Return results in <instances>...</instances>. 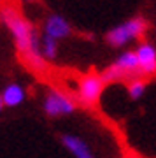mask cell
<instances>
[{"instance_id": "obj_1", "label": "cell", "mask_w": 156, "mask_h": 158, "mask_svg": "<svg viewBox=\"0 0 156 158\" xmlns=\"http://www.w3.org/2000/svg\"><path fill=\"white\" fill-rule=\"evenodd\" d=\"M2 19L11 30L16 48L19 51L21 58L27 62V65L34 70H44L46 69V58L42 56V51L39 48V39L35 34L34 27L19 14L14 6L7 4L0 9Z\"/></svg>"}, {"instance_id": "obj_5", "label": "cell", "mask_w": 156, "mask_h": 158, "mask_svg": "<svg viewBox=\"0 0 156 158\" xmlns=\"http://www.w3.org/2000/svg\"><path fill=\"white\" fill-rule=\"evenodd\" d=\"M137 60H139L140 76H151L156 72V49L151 44H140L137 48Z\"/></svg>"}, {"instance_id": "obj_2", "label": "cell", "mask_w": 156, "mask_h": 158, "mask_svg": "<svg viewBox=\"0 0 156 158\" xmlns=\"http://www.w3.org/2000/svg\"><path fill=\"white\" fill-rule=\"evenodd\" d=\"M146 30H147V21L144 18H133V19L123 23V25H119L116 28H112L107 34L105 39L111 46L119 48V46L126 44L132 39H140L146 34Z\"/></svg>"}, {"instance_id": "obj_3", "label": "cell", "mask_w": 156, "mask_h": 158, "mask_svg": "<svg viewBox=\"0 0 156 158\" xmlns=\"http://www.w3.org/2000/svg\"><path fill=\"white\" fill-rule=\"evenodd\" d=\"M104 86H105V83H104L100 74L89 72L86 76H83L81 81H79V90H77L79 100L83 102L84 106H95L96 102L100 100Z\"/></svg>"}, {"instance_id": "obj_12", "label": "cell", "mask_w": 156, "mask_h": 158, "mask_svg": "<svg viewBox=\"0 0 156 158\" xmlns=\"http://www.w3.org/2000/svg\"><path fill=\"white\" fill-rule=\"evenodd\" d=\"M4 109V100H2V95H0V111Z\"/></svg>"}, {"instance_id": "obj_10", "label": "cell", "mask_w": 156, "mask_h": 158, "mask_svg": "<svg viewBox=\"0 0 156 158\" xmlns=\"http://www.w3.org/2000/svg\"><path fill=\"white\" fill-rule=\"evenodd\" d=\"M42 56L49 58V60L56 56V40L49 35H44L42 39Z\"/></svg>"}, {"instance_id": "obj_7", "label": "cell", "mask_w": 156, "mask_h": 158, "mask_svg": "<svg viewBox=\"0 0 156 158\" xmlns=\"http://www.w3.org/2000/svg\"><path fill=\"white\" fill-rule=\"evenodd\" d=\"M114 63L121 69V72L125 74V77H133V76L139 77L140 76L139 60H137V53H135V51H126V53H123Z\"/></svg>"}, {"instance_id": "obj_9", "label": "cell", "mask_w": 156, "mask_h": 158, "mask_svg": "<svg viewBox=\"0 0 156 158\" xmlns=\"http://www.w3.org/2000/svg\"><path fill=\"white\" fill-rule=\"evenodd\" d=\"M2 100H4V106H7V107H16V106H19L25 100V90H23V86L16 85V83L6 86V90L2 93Z\"/></svg>"}, {"instance_id": "obj_13", "label": "cell", "mask_w": 156, "mask_h": 158, "mask_svg": "<svg viewBox=\"0 0 156 158\" xmlns=\"http://www.w3.org/2000/svg\"><path fill=\"white\" fill-rule=\"evenodd\" d=\"M4 6H7V4H6V0H0V9H2Z\"/></svg>"}, {"instance_id": "obj_11", "label": "cell", "mask_w": 156, "mask_h": 158, "mask_svg": "<svg viewBox=\"0 0 156 158\" xmlns=\"http://www.w3.org/2000/svg\"><path fill=\"white\" fill-rule=\"evenodd\" d=\"M128 91H130V97L132 98H140L146 91V83L142 79H133L128 86Z\"/></svg>"}, {"instance_id": "obj_4", "label": "cell", "mask_w": 156, "mask_h": 158, "mask_svg": "<svg viewBox=\"0 0 156 158\" xmlns=\"http://www.w3.org/2000/svg\"><path fill=\"white\" fill-rule=\"evenodd\" d=\"M44 111L47 116H65V114H72L76 111V102L68 95L61 93L58 90H51L44 98Z\"/></svg>"}, {"instance_id": "obj_6", "label": "cell", "mask_w": 156, "mask_h": 158, "mask_svg": "<svg viewBox=\"0 0 156 158\" xmlns=\"http://www.w3.org/2000/svg\"><path fill=\"white\" fill-rule=\"evenodd\" d=\"M61 142H63V146L67 148L76 158H95L93 153H91V149L88 148V144L83 139H79V137L67 134V135L61 137Z\"/></svg>"}, {"instance_id": "obj_8", "label": "cell", "mask_w": 156, "mask_h": 158, "mask_svg": "<svg viewBox=\"0 0 156 158\" xmlns=\"http://www.w3.org/2000/svg\"><path fill=\"white\" fill-rule=\"evenodd\" d=\"M70 34V25H68L61 16H49L46 21V35L53 37L55 40L63 39Z\"/></svg>"}]
</instances>
